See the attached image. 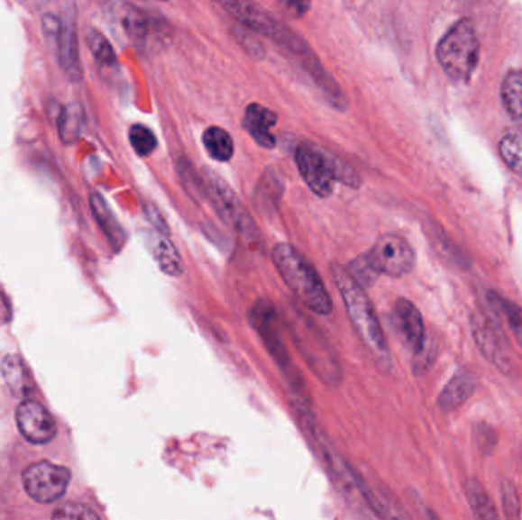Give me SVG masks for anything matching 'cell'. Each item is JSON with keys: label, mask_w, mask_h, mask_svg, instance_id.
<instances>
[{"label": "cell", "mask_w": 522, "mask_h": 520, "mask_svg": "<svg viewBox=\"0 0 522 520\" xmlns=\"http://www.w3.org/2000/svg\"><path fill=\"white\" fill-rule=\"evenodd\" d=\"M272 260L281 279L308 310L323 316L332 313L334 304L323 278L298 249L290 244H277Z\"/></svg>", "instance_id": "obj_1"}, {"label": "cell", "mask_w": 522, "mask_h": 520, "mask_svg": "<svg viewBox=\"0 0 522 520\" xmlns=\"http://www.w3.org/2000/svg\"><path fill=\"white\" fill-rule=\"evenodd\" d=\"M215 2L224 11H228L240 25L275 41L281 50L297 59L301 68H306L316 59L314 50H310V46L303 39H299L298 34H295L294 31L288 30L279 19L269 14L268 11H264L254 0H215Z\"/></svg>", "instance_id": "obj_2"}, {"label": "cell", "mask_w": 522, "mask_h": 520, "mask_svg": "<svg viewBox=\"0 0 522 520\" xmlns=\"http://www.w3.org/2000/svg\"><path fill=\"white\" fill-rule=\"evenodd\" d=\"M332 272L354 330L380 362L389 363V345L369 295L345 269L334 266Z\"/></svg>", "instance_id": "obj_3"}, {"label": "cell", "mask_w": 522, "mask_h": 520, "mask_svg": "<svg viewBox=\"0 0 522 520\" xmlns=\"http://www.w3.org/2000/svg\"><path fill=\"white\" fill-rule=\"evenodd\" d=\"M480 41L469 20L458 23L443 35L437 46L438 63L449 78L462 81L469 78L477 68Z\"/></svg>", "instance_id": "obj_4"}, {"label": "cell", "mask_w": 522, "mask_h": 520, "mask_svg": "<svg viewBox=\"0 0 522 520\" xmlns=\"http://www.w3.org/2000/svg\"><path fill=\"white\" fill-rule=\"evenodd\" d=\"M295 162L308 188L318 197H330L336 182V158L312 142H301L295 151Z\"/></svg>", "instance_id": "obj_5"}, {"label": "cell", "mask_w": 522, "mask_h": 520, "mask_svg": "<svg viewBox=\"0 0 522 520\" xmlns=\"http://www.w3.org/2000/svg\"><path fill=\"white\" fill-rule=\"evenodd\" d=\"M365 257L376 272L391 278L408 275L416 264L413 248L407 240L394 233L379 237Z\"/></svg>", "instance_id": "obj_6"}, {"label": "cell", "mask_w": 522, "mask_h": 520, "mask_svg": "<svg viewBox=\"0 0 522 520\" xmlns=\"http://www.w3.org/2000/svg\"><path fill=\"white\" fill-rule=\"evenodd\" d=\"M22 481L31 499L39 504H52L68 490L70 471L52 462H35L23 471Z\"/></svg>", "instance_id": "obj_7"}, {"label": "cell", "mask_w": 522, "mask_h": 520, "mask_svg": "<svg viewBox=\"0 0 522 520\" xmlns=\"http://www.w3.org/2000/svg\"><path fill=\"white\" fill-rule=\"evenodd\" d=\"M473 339L482 354L506 376H517V367L506 336L490 317L481 312L472 315Z\"/></svg>", "instance_id": "obj_8"}, {"label": "cell", "mask_w": 522, "mask_h": 520, "mask_svg": "<svg viewBox=\"0 0 522 520\" xmlns=\"http://www.w3.org/2000/svg\"><path fill=\"white\" fill-rule=\"evenodd\" d=\"M59 65L72 83L83 79V68L78 43V10L74 0H68L60 14V32L57 39Z\"/></svg>", "instance_id": "obj_9"}, {"label": "cell", "mask_w": 522, "mask_h": 520, "mask_svg": "<svg viewBox=\"0 0 522 520\" xmlns=\"http://www.w3.org/2000/svg\"><path fill=\"white\" fill-rule=\"evenodd\" d=\"M206 196L211 197L220 217L224 218L226 224H231L235 231H239L244 237L254 238L259 235L254 220L249 217L240 198L235 196L234 191L229 188L228 184L215 174H209L208 184H206Z\"/></svg>", "instance_id": "obj_10"}, {"label": "cell", "mask_w": 522, "mask_h": 520, "mask_svg": "<svg viewBox=\"0 0 522 520\" xmlns=\"http://www.w3.org/2000/svg\"><path fill=\"white\" fill-rule=\"evenodd\" d=\"M251 321L263 339L269 352L274 356L279 367L283 368L288 379L290 376H297V374H292L295 372L294 363L288 356V350L284 347L283 339L279 332V319H277V313H275L272 304L268 303L266 299L255 304L252 312H251Z\"/></svg>", "instance_id": "obj_11"}, {"label": "cell", "mask_w": 522, "mask_h": 520, "mask_svg": "<svg viewBox=\"0 0 522 520\" xmlns=\"http://www.w3.org/2000/svg\"><path fill=\"white\" fill-rule=\"evenodd\" d=\"M15 422L22 435L32 444L50 442L57 433V424L50 411L35 400H25L19 405Z\"/></svg>", "instance_id": "obj_12"}, {"label": "cell", "mask_w": 522, "mask_h": 520, "mask_svg": "<svg viewBox=\"0 0 522 520\" xmlns=\"http://www.w3.org/2000/svg\"><path fill=\"white\" fill-rule=\"evenodd\" d=\"M394 315L398 321V332L402 334L403 341L413 350L414 354L422 351L426 343L423 317L418 308L408 299H398L394 307Z\"/></svg>", "instance_id": "obj_13"}, {"label": "cell", "mask_w": 522, "mask_h": 520, "mask_svg": "<svg viewBox=\"0 0 522 520\" xmlns=\"http://www.w3.org/2000/svg\"><path fill=\"white\" fill-rule=\"evenodd\" d=\"M279 121V116L274 110L268 109L264 105H249L244 110L243 129L252 136L255 142L263 149H274L275 138L272 129Z\"/></svg>", "instance_id": "obj_14"}, {"label": "cell", "mask_w": 522, "mask_h": 520, "mask_svg": "<svg viewBox=\"0 0 522 520\" xmlns=\"http://www.w3.org/2000/svg\"><path fill=\"white\" fill-rule=\"evenodd\" d=\"M477 388V379L468 369L458 371L438 396V406L444 412H453L468 402Z\"/></svg>", "instance_id": "obj_15"}, {"label": "cell", "mask_w": 522, "mask_h": 520, "mask_svg": "<svg viewBox=\"0 0 522 520\" xmlns=\"http://www.w3.org/2000/svg\"><path fill=\"white\" fill-rule=\"evenodd\" d=\"M2 376L14 396L28 398L35 392V383L30 369L21 357L11 354L2 362Z\"/></svg>", "instance_id": "obj_16"}, {"label": "cell", "mask_w": 522, "mask_h": 520, "mask_svg": "<svg viewBox=\"0 0 522 520\" xmlns=\"http://www.w3.org/2000/svg\"><path fill=\"white\" fill-rule=\"evenodd\" d=\"M151 253L156 263L162 272L169 277L179 278L185 272L184 261L173 242L169 240V233L156 231L151 237Z\"/></svg>", "instance_id": "obj_17"}, {"label": "cell", "mask_w": 522, "mask_h": 520, "mask_svg": "<svg viewBox=\"0 0 522 520\" xmlns=\"http://www.w3.org/2000/svg\"><path fill=\"white\" fill-rule=\"evenodd\" d=\"M90 208L94 211L95 220L100 224L105 237L109 238L112 248L114 251H121L125 243V233L100 194H92Z\"/></svg>", "instance_id": "obj_18"}, {"label": "cell", "mask_w": 522, "mask_h": 520, "mask_svg": "<svg viewBox=\"0 0 522 520\" xmlns=\"http://www.w3.org/2000/svg\"><path fill=\"white\" fill-rule=\"evenodd\" d=\"M202 141L209 156L219 162H228L234 156V141L226 130L209 127L205 130Z\"/></svg>", "instance_id": "obj_19"}, {"label": "cell", "mask_w": 522, "mask_h": 520, "mask_svg": "<svg viewBox=\"0 0 522 520\" xmlns=\"http://www.w3.org/2000/svg\"><path fill=\"white\" fill-rule=\"evenodd\" d=\"M501 96L508 114L522 124V70H513L504 78Z\"/></svg>", "instance_id": "obj_20"}, {"label": "cell", "mask_w": 522, "mask_h": 520, "mask_svg": "<svg viewBox=\"0 0 522 520\" xmlns=\"http://www.w3.org/2000/svg\"><path fill=\"white\" fill-rule=\"evenodd\" d=\"M83 124V109L78 103H69L59 114V136L66 145L74 144L78 139Z\"/></svg>", "instance_id": "obj_21"}, {"label": "cell", "mask_w": 522, "mask_h": 520, "mask_svg": "<svg viewBox=\"0 0 522 520\" xmlns=\"http://www.w3.org/2000/svg\"><path fill=\"white\" fill-rule=\"evenodd\" d=\"M464 491L468 496L469 506L472 508L473 515H477L478 519H497L498 513L492 499L489 497L480 482L469 479L464 486Z\"/></svg>", "instance_id": "obj_22"}, {"label": "cell", "mask_w": 522, "mask_h": 520, "mask_svg": "<svg viewBox=\"0 0 522 520\" xmlns=\"http://www.w3.org/2000/svg\"><path fill=\"white\" fill-rule=\"evenodd\" d=\"M86 43L89 46L90 54L94 55L95 61L105 68H112L116 65V55L114 48L110 45L109 40L98 30L87 31L86 34Z\"/></svg>", "instance_id": "obj_23"}, {"label": "cell", "mask_w": 522, "mask_h": 520, "mask_svg": "<svg viewBox=\"0 0 522 520\" xmlns=\"http://www.w3.org/2000/svg\"><path fill=\"white\" fill-rule=\"evenodd\" d=\"M499 154L508 169L522 176V133L510 132L499 142Z\"/></svg>", "instance_id": "obj_24"}, {"label": "cell", "mask_w": 522, "mask_h": 520, "mask_svg": "<svg viewBox=\"0 0 522 520\" xmlns=\"http://www.w3.org/2000/svg\"><path fill=\"white\" fill-rule=\"evenodd\" d=\"M130 145L133 147L136 154L149 156L158 147V141L153 132L144 124H134L129 130Z\"/></svg>", "instance_id": "obj_25"}, {"label": "cell", "mask_w": 522, "mask_h": 520, "mask_svg": "<svg viewBox=\"0 0 522 520\" xmlns=\"http://www.w3.org/2000/svg\"><path fill=\"white\" fill-rule=\"evenodd\" d=\"M490 297H492V303L497 306L498 310H501L502 315L508 319L513 333L517 334V342L522 345V308L517 304L502 299L495 293H490Z\"/></svg>", "instance_id": "obj_26"}, {"label": "cell", "mask_w": 522, "mask_h": 520, "mask_svg": "<svg viewBox=\"0 0 522 520\" xmlns=\"http://www.w3.org/2000/svg\"><path fill=\"white\" fill-rule=\"evenodd\" d=\"M52 519L87 520L100 519V515L90 510L87 506L78 504H66L52 515Z\"/></svg>", "instance_id": "obj_27"}, {"label": "cell", "mask_w": 522, "mask_h": 520, "mask_svg": "<svg viewBox=\"0 0 522 520\" xmlns=\"http://www.w3.org/2000/svg\"><path fill=\"white\" fill-rule=\"evenodd\" d=\"M178 169H179L180 178L184 180V184L187 185L189 193L200 194V196L206 194V185L205 187L202 185L199 176L196 173L195 169L191 167V164L187 162V159H180Z\"/></svg>", "instance_id": "obj_28"}, {"label": "cell", "mask_w": 522, "mask_h": 520, "mask_svg": "<svg viewBox=\"0 0 522 520\" xmlns=\"http://www.w3.org/2000/svg\"><path fill=\"white\" fill-rule=\"evenodd\" d=\"M502 502H504V511L508 517L510 519L519 517V497H517V488L510 482H506L502 486Z\"/></svg>", "instance_id": "obj_29"}, {"label": "cell", "mask_w": 522, "mask_h": 520, "mask_svg": "<svg viewBox=\"0 0 522 520\" xmlns=\"http://www.w3.org/2000/svg\"><path fill=\"white\" fill-rule=\"evenodd\" d=\"M125 30L129 31L130 37L133 40H145L149 34V22L140 13L127 15L125 19Z\"/></svg>", "instance_id": "obj_30"}, {"label": "cell", "mask_w": 522, "mask_h": 520, "mask_svg": "<svg viewBox=\"0 0 522 520\" xmlns=\"http://www.w3.org/2000/svg\"><path fill=\"white\" fill-rule=\"evenodd\" d=\"M279 10L292 19H301L307 14L312 0H279Z\"/></svg>", "instance_id": "obj_31"}, {"label": "cell", "mask_w": 522, "mask_h": 520, "mask_svg": "<svg viewBox=\"0 0 522 520\" xmlns=\"http://www.w3.org/2000/svg\"><path fill=\"white\" fill-rule=\"evenodd\" d=\"M41 30H43L46 40L57 43L59 32H60V15L54 14V13H46L43 15V19H41Z\"/></svg>", "instance_id": "obj_32"}, {"label": "cell", "mask_w": 522, "mask_h": 520, "mask_svg": "<svg viewBox=\"0 0 522 520\" xmlns=\"http://www.w3.org/2000/svg\"><path fill=\"white\" fill-rule=\"evenodd\" d=\"M145 214L150 220V224H153V228L160 233H169V226L165 224L164 218L160 215V211L153 205H147L145 206Z\"/></svg>", "instance_id": "obj_33"}, {"label": "cell", "mask_w": 522, "mask_h": 520, "mask_svg": "<svg viewBox=\"0 0 522 520\" xmlns=\"http://www.w3.org/2000/svg\"><path fill=\"white\" fill-rule=\"evenodd\" d=\"M11 317H13V310H11L10 301L4 293H0V325H6L10 323Z\"/></svg>", "instance_id": "obj_34"}, {"label": "cell", "mask_w": 522, "mask_h": 520, "mask_svg": "<svg viewBox=\"0 0 522 520\" xmlns=\"http://www.w3.org/2000/svg\"><path fill=\"white\" fill-rule=\"evenodd\" d=\"M34 2L37 5H45V4H48L50 0H34Z\"/></svg>", "instance_id": "obj_35"}, {"label": "cell", "mask_w": 522, "mask_h": 520, "mask_svg": "<svg viewBox=\"0 0 522 520\" xmlns=\"http://www.w3.org/2000/svg\"><path fill=\"white\" fill-rule=\"evenodd\" d=\"M160 2H169V0H160Z\"/></svg>", "instance_id": "obj_36"}]
</instances>
